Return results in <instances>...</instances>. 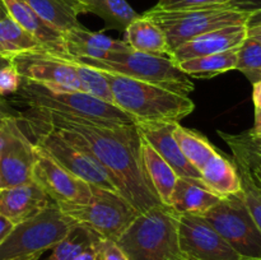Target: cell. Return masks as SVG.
Wrapping results in <instances>:
<instances>
[{"label": "cell", "mask_w": 261, "mask_h": 260, "mask_svg": "<svg viewBox=\"0 0 261 260\" xmlns=\"http://www.w3.org/2000/svg\"><path fill=\"white\" fill-rule=\"evenodd\" d=\"M24 115L47 126L78 134L89 152L110 173L119 193L139 213L162 205L145 172L142 160V137L134 122L92 121L38 110H30Z\"/></svg>", "instance_id": "6da1fadb"}, {"label": "cell", "mask_w": 261, "mask_h": 260, "mask_svg": "<svg viewBox=\"0 0 261 260\" xmlns=\"http://www.w3.org/2000/svg\"><path fill=\"white\" fill-rule=\"evenodd\" d=\"M101 71L110 84L114 105L134 122H180L195 110V103L189 96L121 74Z\"/></svg>", "instance_id": "7a4b0ae2"}, {"label": "cell", "mask_w": 261, "mask_h": 260, "mask_svg": "<svg viewBox=\"0 0 261 260\" xmlns=\"http://www.w3.org/2000/svg\"><path fill=\"white\" fill-rule=\"evenodd\" d=\"M177 224L178 214L162 204L138 214L116 242L129 260H182Z\"/></svg>", "instance_id": "3957f363"}, {"label": "cell", "mask_w": 261, "mask_h": 260, "mask_svg": "<svg viewBox=\"0 0 261 260\" xmlns=\"http://www.w3.org/2000/svg\"><path fill=\"white\" fill-rule=\"evenodd\" d=\"M22 121L32 133L33 144L45 150L65 170L91 185L119 193L110 173L89 152L78 134L70 130L47 126L25 115H23Z\"/></svg>", "instance_id": "277c9868"}, {"label": "cell", "mask_w": 261, "mask_h": 260, "mask_svg": "<svg viewBox=\"0 0 261 260\" xmlns=\"http://www.w3.org/2000/svg\"><path fill=\"white\" fill-rule=\"evenodd\" d=\"M20 102L30 110L82 117L92 121L132 124L133 119L115 105L73 89H56L23 81L17 92Z\"/></svg>", "instance_id": "5b68a950"}, {"label": "cell", "mask_w": 261, "mask_h": 260, "mask_svg": "<svg viewBox=\"0 0 261 260\" xmlns=\"http://www.w3.org/2000/svg\"><path fill=\"white\" fill-rule=\"evenodd\" d=\"M251 14L232 5L186 10H161L153 7L144 13L163 31L171 53L181 43L203 33L229 25H246Z\"/></svg>", "instance_id": "8992f818"}, {"label": "cell", "mask_w": 261, "mask_h": 260, "mask_svg": "<svg viewBox=\"0 0 261 260\" xmlns=\"http://www.w3.org/2000/svg\"><path fill=\"white\" fill-rule=\"evenodd\" d=\"M73 59L92 68L147 82L184 96L190 97L194 91V83L191 79L185 75L167 56L149 55L130 50L126 53H115L107 60Z\"/></svg>", "instance_id": "52a82bcc"}, {"label": "cell", "mask_w": 261, "mask_h": 260, "mask_svg": "<svg viewBox=\"0 0 261 260\" xmlns=\"http://www.w3.org/2000/svg\"><path fill=\"white\" fill-rule=\"evenodd\" d=\"M75 224L53 203L32 218L14 224L0 245V260L27 257L54 249Z\"/></svg>", "instance_id": "ba28073f"}, {"label": "cell", "mask_w": 261, "mask_h": 260, "mask_svg": "<svg viewBox=\"0 0 261 260\" xmlns=\"http://www.w3.org/2000/svg\"><path fill=\"white\" fill-rule=\"evenodd\" d=\"M59 208L75 223L93 229L103 239L117 241L139 212L117 191L92 185V195L84 204H64Z\"/></svg>", "instance_id": "9c48e42d"}, {"label": "cell", "mask_w": 261, "mask_h": 260, "mask_svg": "<svg viewBox=\"0 0 261 260\" xmlns=\"http://www.w3.org/2000/svg\"><path fill=\"white\" fill-rule=\"evenodd\" d=\"M209 224L241 257H261V231L241 193L222 198L204 214Z\"/></svg>", "instance_id": "30bf717a"}, {"label": "cell", "mask_w": 261, "mask_h": 260, "mask_svg": "<svg viewBox=\"0 0 261 260\" xmlns=\"http://www.w3.org/2000/svg\"><path fill=\"white\" fill-rule=\"evenodd\" d=\"M177 233L182 260L241 259L203 216L178 214Z\"/></svg>", "instance_id": "8fae6325"}, {"label": "cell", "mask_w": 261, "mask_h": 260, "mask_svg": "<svg viewBox=\"0 0 261 260\" xmlns=\"http://www.w3.org/2000/svg\"><path fill=\"white\" fill-rule=\"evenodd\" d=\"M32 181L50 196L56 205L84 204L92 195L91 184L69 172L38 147H36L35 152Z\"/></svg>", "instance_id": "7c38bea8"}, {"label": "cell", "mask_w": 261, "mask_h": 260, "mask_svg": "<svg viewBox=\"0 0 261 260\" xmlns=\"http://www.w3.org/2000/svg\"><path fill=\"white\" fill-rule=\"evenodd\" d=\"M23 81L56 89L82 91L75 65L69 56H56L40 51L13 59Z\"/></svg>", "instance_id": "4fadbf2b"}, {"label": "cell", "mask_w": 261, "mask_h": 260, "mask_svg": "<svg viewBox=\"0 0 261 260\" xmlns=\"http://www.w3.org/2000/svg\"><path fill=\"white\" fill-rule=\"evenodd\" d=\"M35 152V144L18 124L0 148V189L32 181Z\"/></svg>", "instance_id": "5bb4252c"}, {"label": "cell", "mask_w": 261, "mask_h": 260, "mask_svg": "<svg viewBox=\"0 0 261 260\" xmlns=\"http://www.w3.org/2000/svg\"><path fill=\"white\" fill-rule=\"evenodd\" d=\"M247 38L246 25H229L191 38L176 47L168 58L173 64L198 56L213 55L239 48Z\"/></svg>", "instance_id": "9a60e30c"}, {"label": "cell", "mask_w": 261, "mask_h": 260, "mask_svg": "<svg viewBox=\"0 0 261 260\" xmlns=\"http://www.w3.org/2000/svg\"><path fill=\"white\" fill-rule=\"evenodd\" d=\"M140 137L175 170L178 177L200 178V172L189 162L173 138V129L178 122L147 121L134 122Z\"/></svg>", "instance_id": "2e32d148"}, {"label": "cell", "mask_w": 261, "mask_h": 260, "mask_svg": "<svg viewBox=\"0 0 261 260\" xmlns=\"http://www.w3.org/2000/svg\"><path fill=\"white\" fill-rule=\"evenodd\" d=\"M53 203L50 196L35 181L0 189V216L9 219L13 224L32 218Z\"/></svg>", "instance_id": "e0dca14e"}, {"label": "cell", "mask_w": 261, "mask_h": 260, "mask_svg": "<svg viewBox=\"0 0 261 260\" xmlns=\"http://www.w3.org/2000/svg\"><path fill=\"white\" fill-rule=\"evenodd\" d=\"M8 14L33 38L43 50L56 56H68L64 46V35L42 19L32 8L22 0H2Z\"/></svg>", "instance_id": "ac0fdd59"}, {"label": "cell", "mask_w": 261, "mask_h": 260, "mask_svg": "<svg viewBox=\"0 0 261 260\" xmlns=\"http://www.w3.org/2000/svg\"><path fill=\"white\" fill-rule=\"evenodd\" d=\"M64 46L70 58L96 60H107L115 53L132 50L125 41L115 40L103 33L91 32L83 25L64 33Z\"/></svg>", "instance_id": "d6986e66"}, {"label": "cell", "mask_w": 261, "mask_h": 260, "mask_svg": "<svg viewBox=\"0 0 261 260\" xmlns=\"http://www.w3.org/2000/svg\"><path fill=\"white\" fill-rule=\"evenodd\" d=\"M221 199V196L206 188L201 178L178 177L171 194L170 208L177 214L204 216Z\"/></svg>", "instance_id": "ffe728a7"}, {"label": "cell", "mask_w": 261, "mask_h": 260, "mask_svg": "<svg viewBox=\"0 0 261 260\" xmlns=\"http://www.w3.org/2000/svg\"><path fill=\"white\" fill-rule=\"evenodd\" d=\"M45 22L61 33L81 27L78 17L86 14L83 0H22Z\"/></svg>", "instance_id": "44dd1931"}, {"label": "cell", "mask_w": 261, "mask_h": 260, "mask_svg": "<svg viewBox=\"0 0 261 260\" xmlns=\"http://www.w3.org/2000/svg\"><path fill=\"white\" fill-rule=\"evenodd\" d=\"M125 42L132 50L157 56H170L167 38L160 25L144 14L130 23L125 30Z\"/></svg>", "instance_id": "7402d4cb"}, {"label": "cell", "mask_w": 261, "mask_h": 260, "mask_svg": "<svg viewBox=\"0 0 261 260\" xmlns=\"http://www.w3.org/2000/svg\"><path fill=\"white\" fill-rule=\"evenodd\" d=\"M200 178L206 188L221 198L241 193L242 185L233 161L221 152L206 162L200 170Z\"/></svg>", "instance_id": "603a6c76"}, {"label": "cell", "mask_w": 261, "mask_h": 260, "mask_svg": "<svg viewBox=\"0 0 261 260\" xmlns=\"http://www.w3.org/2000/svg\"><path fill=\"white\" fill-rule=\"evenodd\" d=\"M142 160L145 172L162 204L170 206L171 194L178 176L172 167L142 138Z\"/></svg>", "instance_id": "cb8c5ba5"}, {"label": "cell", "mask_w": 261, "mask_h": 260, "mask_svg": "<svg viewBox=\"0 0 261 260\" xmlns=\"http://www.w3.org/2000/svg\"><path fill=\"white\" fill-rule=\"evenodd\" d=\"M40 51H45L41 43L25 32L8 12L0 14V56L13 60L24 54Z\"/></svg>", "instance_id": "d4e9b609"}, {"label": "cell", "mask_w": 261, "mask_h": 260, "mask_svg": "<svg viewBox=\"0 0 261 260\" xmlns=\"http://www.w3.org/2000/svg\"><path fill=\"white\" fill-rule=\"evenodd\" d=\"M237 55H239V48H233L213 55L188 59L180 61L176 65L189 78L211 79L219 74L236 70Z\"/></svg>", "instance_id": "484cf974"}, {"label": "cell", "mask_w": 261, "mask_h": 260, "mask_svg": "<svg viewBox=\"0 0 261 260\" xmlns=\"http://www.w3.org/2000/svg\"><path fill=\"white\" fill-rule=\"evenodd\" d=\"M172 134L182 154L199 172L212 157L219 153L208 138L195 130L184 127L180 122L176 124Z\"/></svg>", "instance_id": "4316f807"}, {"label": "cell", "mask_w": 261, "mask_h": 260, "mask_svg": "<svg viewBox=\"0 0 261 260\" xmlns=\"http://www.w3.org/2000/svg\"><path fill=\"white\" fill-rule=\"evenodd\" d=\"M86 13L98 15L109 30L125 32L127 25L140 17L126 0H83Z\"/></svg>", "instance_id": "83f0119b"}, {"label": "cell", "mask_w": 261, "mask_h": 260, "mask_svg": "<svg viewBox=\"0 0 261 260\" xmlns=\"http://www.w3.org/2000/svg\"><path fill=\"white\" fill-rule=\"evenodd\" d=\"M97 232L76 223L69 233L53 249L48 260H73L87 250L96 246L101 240Z\"/></svg>", "instance_id": "f1b7e54d"}, {"label": "cell", "mask_w": 261, "mask_h": 260, "mask_svg": "<svg viewBox=\"0 0 261 260\" xmlns=\"http://www.w3.org/2000/svg\"><path fill=\"white\" fill-rule=\"evenodd\" d=\"M233 163L239 171L242 185V198L252 219L261 231V189L252 176L250 166L241 155L233 154Z\"/></svg>", "instance_id": "f546056e"}, {"label": "cell", "mask_w": 261, "mask_h": 260, "mask_svg": "<svg viewBox=\"0 0 261 260\" xmlns=\"http://www.w3.org/2000/svg\"><path fill=\"white\" fill-rule=\"evenodd\" d=\"M70 60L75 65V71L79 82H81L82 92H86V93L91 94V96L96 97V98L114 105V98H112L110 84L107 82L106 76L103 75V73L98 70V69L79 63V61L74 60L73 58H70Z\"/></svg>", "instance_id": "4dcf8cb0"}, {"label": "cell", "mask_w": 261, "mask_h": 260, "mask_svg": "<svg viewBox=\"0 0 261 260\" xmlns=\"http://www.w3.org/2000/svg\"><path fill=\"white\" fill-rule=\"evenodd\" d=\"M236 70L241 71L251 84L261 81V45L247 37L239 47Z\"/></svg>", "instance_id": "1f68e13d"}, {"label": "cell", "mask_w": 261, "mask_h": 260, "mask_svg": "<svg viewBox=\"0 0 261 260\" xmlns=\"http://www.w3.org/2000/svg\"><path fill=\"white\" fill-rule=\"evenodd\" d=\"M232 0H158L154 8L161 10H186L231 5Z\"/></svg>", "instance_id": "d6a6232c"}, {"label": "cell", "mask_w": 261, "mask_h": 260, "mask_svg": "<svg viewBox=\"0 0 261 260\" xmlns=\"http://www.w3.org/2000/svg\"><path fill=\"white\" fill-rule=\"evenodd\" d=\"M22 76L18 73L15 65L12 63L0 69V96H10L19 91Z\"/></svg>", "instance_id": "836d02e7"}, {"label": "cell", "mask_w": 261, "mask_h": 260, "mask_svg": "<svg viewBox=\"0 0 261 260\" xmlns=\"http://www.w3.org/2000/svg\"><path fill=\"white\" fill-rule=\"evenodd\" d=\"M98 260H129L116 241L102 237L96 245Z\"/></svg>", "instance_id": "e575fe53"}, {"label": "cell", "mask_w": 261, "mask_h": 260, "mask_svg": "<svg viewBox=\"0 0 261 260\" xmlns=\"http://www.w3.org/2000/svg\"><path fill=\"white\" fill-rule=\"evenodd\" d=\"M224 142H226L227 144L229 145V148L232 149L233 154L241 155V157L244 158V160L246 161L247 163H249L252 176H254L255 181H256V184L259 185V188L261 189V162H259L256 158L252 157L250 153H247L246 150L244 149V148H241L240 145H237L236 143L231 142V140H224Z\"/></svg>", "instance_id": "d590c367"}, {"label": "cell", "mask_w": 261, "mask_h": 260, "mask_svg": "<svg viewBox=\"0 0 261 260\" xmlns=\"http://www.w3.org/2000/svg\"><path fill=\"white\" fill-rule=\"evenodd\" d=\"M18 124H19L18 117L13 116L9 112L0 110V148H2V145L4 144L5 140L8 139L10 133L13 132V129H14Z\"/></svg>", "instance_id": "8d00e7d4"}, {"label": "cell", "mask_w": 261, "mask_h": 260, "mask_svg": "<svg viewBox=\"0 0 261 260\" xmlns=\"http://www.w3.org/2000/svg\"><path fill=\"white\" fill-rule=\"evenodd\" d=\"M232 7L249 13H255L261 10V0H232Z\"/></svg>", "instance_id": "74e56055"}, {"label": "cell", "mask_w": 261, "mask_h": 260, "mask_svg": "<svg viewBox=\"0 0 261 260\" xmlns=\"http://www.w3.org/2000/svg\"><path fill=\"white\" fill-rule=\"evenodd\" d=\"M246 27H247V37L254 38L255 41H257V42L261 45V22L249 19Z\"/></svg>", "instance_id": "f35d334b"}, {"label": "cell", "mask_w": 261, "mask_h": 260, "mask_svg": "<svg viewBox=\"0 0 261 260\" xmlns=\"http://www.w3.org/2000/svg\"><path fill=\"white\" fill-rule=\"evenodd\" d=\"M249 135L256 142L261 143V111L255 110V121L252 129L249 132Z\"/></svg>", "instance_id": "ab89813d"}, {"label": "cell", "mask_w": 261, "mask_h": 260, "mask_svg": "<svg viewBox=\"0 0 261 260\" xmlns=\"http://www.w3.org/2000/svg\"><path fill=\"white\" fill-rule=\"evenodd\" d=\"M13 227H14V224H13L9 219L0 216V245H2V242L7 239L8 235H9L10 231L13 229Z\"/></svg>", "instance_id": "60d3db41"}, {"label": "cell", "mask_w": 261, "mask_h": 260, "mask_svg": "<svg viewBox=\"0 0 261 260\" xmlns=\"http://www.w3.org/2000/svg\"><path fill=\"white\" fill-rule=\"evenodd\" d=\"M252 101H254L255 110L261 111V81L252 84Z\"/></svg>", "instance_id": "b9f144b4"}, {"label": "cell", "mask_w": 261, "mask_h": 260, "mask_svg": "<svg viewBox=\"0 0 261 260\" xmlns=\"http://www.w3.org/2000/svg\"><path fill=\"white\" fill-rule=\"evenodd\" d=\"M240 138H241L242 140H244V143L246 145H249L251 149H255V150H259L261 152V143L256 142V140L252 139L251 137L249 135V133H245V134H239Z\"/></svg>", "instance_id": "7bdbcfd3"}, {"label": "cell", "mask_w": 261, "mask_h": 260, "mask_svg": "<svg viewBox=\"0 0 261 260\" xmlns=\"http://www.w3.org/2000/svg\"><path fill=\"white\" fill-rule=\"evenodd\" d=\"M97 245V244H96ZM73 260H98V254H97V247H92V249L87 250L83 254H81L79 256H76Z\"/></svg>", "instance_id": "ee69618b"}, {"label": "cell", "mask_w": 261, "mask_h": 260, "mask_svg": "<svg viewBox=\"0 0 261 260\" xmlns=\"http://www.w3.org/2000/svg\"><path fill=\"white\" fill-rule=\"evenodd\" d=\"M250 19L256 20V22H261V10H259V12L252 13L251 17H250Z\"/></svg>", "instance_id": "f6af8a7d"}, {"label": "cell", "mask_w": 261, "mask_h": 260, "mask_svg": "<svg viewBox=\"0 0 261 260\" xmlns=\"http://www.w3.org/2000/svg\"><path fill=\"white\" fill-rule=\"evenodd\" d=\"M12 63V60H9V59H5L3 58V56H0V69L4 68V66L9 65V64Z\"/></svg>", "instance_id": "bcb514c9"}, {"label": "cell", "mask_w": 261, "mask_h": 260, "mask_svg": "<svg viewBox=\"0 0 261 260\" xmlns=\"http://www.w3.org/2000/svg\"><path fill=\"white\" fill-rule=\"evenodd\" d=\"M219 135H221V138H223L224 140H231V139H229V138H227V137H226V134H224V133L219 132ZM231 142H233V140H231ZM233 143H234V142H233ZM236 144H237V143H236ZM237 145H239V144H237ZM240 147H241V145H240ZM241 148H242V147H241ZM245 150H246V149H245ZM246 152H247V150H246ZM247 153H249V152H247ZM250 154H251V153H250ZM251 155H252V154H251ZM252 157H254V158H256V157H255V155H252ZM256 160L259 161V162H261V160H260V158H256Z\"/></svg>", "instance_id": "7dc6e473"}, {"label": "cell", "mask_w": 261, "mask_h": 260, "mask_svg": "<svg viewBox=\"0 0 261 260\" xmlns=\"http://www.w3.org/2000/svg\"><path fill=\"white\" fill-rule=\"evenodd\" d=\"M41 255H42V254H35V255H31V256L24 257V259H22V260H38V259H40Z\"/></svg>", "instance_id": "c3c4849f"}, {"label": "cell", "mask_w": 261, "mask_h": 260, "mask_svg": "<svg viewBox=\"0 0 261 260\" xmlns=\"http://www.w3.org/2000/svg\"><path fill=\"white\" fill-rule=\"evenodd\" d=\"M5 12H7V9H5L4 4H3V2L0 0V14H3V13H5Z\"/></svg>", "instance_id": "681fc988"}, {"label": "cell", "mask_w": 261, "mask_h": 260, "mask_svg": "<svg viewBox=\"0 0 261 260\" xmlns=\"http://www.w3.org/2000/svg\"><path fill=\"white\" fill-rule=\"evenodd\" d=\"M240 260H261V257H241Z\"/></svg>", "instance_id": "f907efd6"}, {"label": "cell", "mask_w": 261, "mask_h": 260, "mask_svg": "<svg viewBox=\"0 0 261 260\" xmlns=\"http://www.w3.org/2000/svg\"><path fill=\"white\" fill-rule=\"evenodd\" d=\"M22 259H24V257H17V259H10V260H22Z\"/></svg>", "instance_id": "816d5d0a"}]
</instances>
